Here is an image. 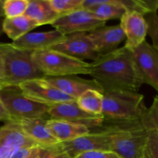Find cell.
Here are the masks:
<instances>
[{"mask_svg": "<svg viewBox=\"0 0 158 158\" xmlns=\"http://www.w3.org/2000/svg\"><path fill=\"white\" fill-rule=\"evenodd\" d=\"M19 87L25 97L47 106L76 100L54 87L44 77L23 82Z\"/></svg>", "mask_w": 158, "mask_h": 158, "instance_id": "cell-8", "label": "cell"}, {"mask_svg": "<svg viewBox=\"0 0 158 158\" xmlns=\"http://www.w3.org/2000/svg\"><path fill=\"white\" fill-rule=\"evenodd\" d=\"M0 51L5 63V78L1 88L19 86L23 82L44 77L32 61L31 51L2 43H0Z\"/></svg>", "mask_w": 158, "mask_h": 158, "instance_id": "cell-4", "label": "cell"}, {"mask_svg": "<svg viewBox=\"0 0 158 158\" xmlns=\"http://www.w3.org/2000/svg\"><path fill=\"white\" fill-rule=\"evenodd\" d=\"M46 126L52 137L59 143L70 141L90 133L89 128L66 120L49 119Z\"/></svg>", "mask_w": 158, "mask_h": 158, "instance_id": "cell-20", "label": "cell"}, {"mask_svg": "<svg viewBox=\"0 0 158 158\" xmlns=\"http://www.w3.org/2000/svg\"><path fill=\"white\" fill-rule=\"evenodd\" d=\"M143 158H158V132L151 131L145 142Z\"/></svg>", "mask_w": 158, "mask_h": 158, "instance_id": "cell-27", "label": "cell"}, {"mask_svg": "<svg viewBox=\"0 0 158 158\" xmlns=\"http://www.w3.org/2000/svg\"><path fill=\"white\" fill-rule=\"evenodd\" d=\"M29 0H5L3 2V12L5 18L11 19L24 15Z\"/></svg>", "mask_w": 158, "mask_h": 158, "instance_id": "cell-25", "label": "cell"}, {"mask_svg": "<svg viewBox=\"0 0 158 158\" xmlns=\"http://www.w3.org/2000/svg\"><path fill=\"white\" fill-rule=\"evenodd\" d=\"M47 114L51 117L50 119L66 120L84 126L89 130L101 127L104 120L102 115H94L85 112L77 105L76 100L49 106Z\"/></svg>", "mask_w": 158, "mask_h": 158, "instance_id": "cell-9", "label": "cell"}, {"mask_svg": "<svg viewBox=\"0 0 158 158\" xmlns=\"http://www.w3.org/2000/svg\"><path fill=\"white\" fill-rule=\"evenodd\" d=\"M102 116L105 120H140L147 110L144 97L127 90H103Z\"/></svg>", "mask_w": 158, "mask_h": 158, "instance_id": "cell-3", "label": "cell"}, {"mask_svg": "<svg viewBox=\"0 0 158 158\" xmlns=\"http://www.w3.org/2000/svg\"><path fill=\"white\" fill-rule=\"evenodd\" d=\"M75 158H121L110 151H94L83 153Z\"/></svg>", "mask_w": 158, "mask_h": 158, "instance_id": "cell-30", "label": "cell"}, {"mask_svg": "<svg viewBox=\"0 0 158 158\" xmlns=\"http://www.w3.org/2000/svg\"><path fill=\"white\" fill-rule=\"evenodd\" d=\"M5 78V63L2 52L0 51V88Z\"/></svg>", "mask_w": 158, "mask_h": 158, "instance_id": "cell-33", "label": "cell"}, {"mask_svg": "<svg viewBox=\"0 0 158 158\" xmlns=\"http://www.w3.org/2000/svg\"><path fill=\"white\" fill-rule=\"evenodd\" d=\"M38 26L35 21L25 15L15 18H5L3 32L12 41H15Z\"/></svg>", "mask_w": 158, "mask_h": 158, "instance_id": "cell-22", "label": "cell"}, {"mask_svg": "<svg viewBox=\"0 0 158 158\" xmlns=\"http://www.w3.org/2000/svg\"><path fill=\"white\" fill-rule=\"evenodd\" d=\"M83 9L90 11L104 22L120 19L127 12L122 0H83Z\"/></svg>", "mask_w": 158, "mask_h": 158, "instance_id": "cell-19", "label": "cell"}, {"mask_svg": "<svg viewBox=\"0 0 158 158\" xmlns=\"http://www.w3.org/2000/svg\"><path fill=\"white\" fill-rule=\"evenodd\" d=\"M17 122H19L24 134L38 146H54L59 143L48 130L47 120L46 119H24Z\"/></svg>", "mask_w": 158, "mask_h": 158, "instance_id": "cell-18", "label": "cell"}, {"mask_svg": "<svg viewBox=\"0 0 158 158\" xmlns=\"http://www.w3.org/2000/svg\"><path fill=\"white\" fill-rule=\"evenodd\" d=\"M98 131H107L111 136L110 151L121 158H143L145 142L151 131L145 130L140 120H103Z\"/></svg>", "mask_w": 158, "mask_h": 158, "instance_id": "cell-2", "label": "cell"}, {"mask_svg": "<svg viewBox=\"0 0 158 158\" xmlns=\"http://www.w3.org/2000/svg\"><path fill=\"white\" fill-rule=\"evenodd\" d=\"M45 80L66 95L77 100L80 95L89 89L103 92L101 87L94 80H86L77 76L49 77H44Z\"/></svg>", "mask_w": 158, "mask_h": 158, "instance_id": "cell-16", "label": "cell"}, {"mask_svg": "<svg viewBox=\"0 0 158 158\" xmlns=\"http://www.w3.org/2000/svg\"><path fill=\"white\" fill-rule=\"evenodd\" d=\"M5 17H0V36L3 33V22H4Z\"/></svg>", "mask_w": 158, "mask_h": 158, "instance_id": "cell-35", "label": "cell"}, {"mask_svg": "<svg viewBox=\"0 0 158 158\" xmlns=\"http://www.w3.org/2000/svg\"><path fill=\"white\" fill-rule=\"evenodd\" d=\"M59 144L68 157L75 158L89 151H110L111 136L107 131H90L89 134Z\"/></svg>", "mask_w": 158, "mask_h": 158, "instance_id": "cell-11", "label": "cell"}, {"mask_svg": "<svg viewBox=\"0 0 158 158\" xmlns=\"http://www.w3.org/2000/svg\"><path fill=\"white\" fill-rule=\"evenodd\" d=\"M32 148H33V147H32ZM32 148H22V149L17 151L11 157V158H25L29 154V152H30L31 149H32Z\"/></svg>", "mask_w": 158, "mask_h": 158, "instance_id": "cell-32", "label": "cell"}, {"mask_svg": "<svg viewBox=\"0 0 158 158\" xmlns=\"http://www.w3.org/2000/svg\"><path fill=\"white\" fill-rule=\"evenodd\" d=\"M103 96L102 92L89 89L76 100L77 105L85 112L94 115H102Z\"/></svg>", "mask_w": 158, "mask_h": 158, "instance_id": "cell-23", "label": "cell"}, {"mask_svg": "<svg viewBox=\"0 0 158 158\" xmlns=\"http://www.w3.org/2000/svg\"><path fill=\"white\" fill-rule=\"evenodd\" d=\"M0 120L1 121H5L6 123L12 121V119H11L9 114H8L7 110H6V107H5L1 99H0Z\"/></svg>", "mask_w": 158, "mask_h": 158, "instance_id": "cell-31", "label": "cell"}, {"mask_svg": "<svg viewBox=\"0 0 158 158\" xmlns=\"http://www.w3.org/2000/svg\"><path fill=\"white\" fill-rule=\"evenodd\" d=\"M2 101L12 121L24 119L43 118L49 106L36 103L23 95L19 86H6L0 89Z\"/></svg>", "mask_w": 158, "mask_h": 158, "instance_id": "cell-6", "label": "cell"}, {"mask_svg": "<svg viewBox=\"0 0 158 158\" xmlns=\"http://www.w3.org/2000/svg\"><path fill=\"white\" fill-rule=\"evenodd\" d=\"M32 59L44 77L89 75L90 63L47 49L32 52Z\"/></svg>", "mask_w": 158, "mask_h": 158, "instance_id": "cell-5", "label": "cell"}, {"mask_svg": "<svg viewBox=\"0 0 158 158\" xmlns=\"http://www.w3.org/2000/svg\"><path fill=\"white\" fill-rule=\"evenodd\" d=\"M64 38L65 35L56 29L47 32H30L12 42V44L19 49L35 52L49 49Z\"/></svg>", "mask_w": 158, "mask_h": 158, "instance_id": "cell-17", "label": "cell"}, {"mask_svg": "<svg viewBox=\"0 0 158 158\" xmlns=\"http://www.w3.org/2000/svg\"><path fill=\"white\" fill-rule=\"evenodd\" d=\"M120 27L125 35V46L133 50L146 40L148 23L144 15L134 11H127L120 19Z\"/></svg>", "mask_w": 158, "mask_h": 158, "instance_id": "cell-14", "label": "cell"}, {"mask_svg": "<svg viewBox=\"0 0 158 158\" xmlns=\"http://www.w3.org/2000/svg\"><path fill=\"white\" fill-rule=\"evenodd\" d=\"M157 132H158V131H157Z\"/></svg>", "mask_w": 158, "mask_h": 158, "instance_id": "cell-37", "label": "cell"}, {"mask_svg": "<svg viewBox=\"0 0 158 158\" xmlns=\"http://www.w3.org/2000/svg\"><path fill=\"white\" fill-rule=\"evenodd\" d=\"M89 76L103 91L137 92L143 85L132 50L125 46L101 56L92 62Z\"/></svg>", "mask_w": 158, "mask_h": 158, "instance_id": "cell-1", "label": "cell"}, {"mask_svg": "<svg viewBox=\"0 0 158 158\" xmlns=\"http://www.w3.org/2000/svg\"><path fill=\"white\" fill-rule=\"evenodd\" d=\"M3 2H4V0H0V17H5L4 12H3Z\"/></svg>", "mask_w": 158, "mask_h": 158, "instance_id": "cell-36", "label": "cell"}, {"mask_svg": "<svg viewBox=\"0 0 158 158\" xmlns=\"http://www.w3.org/2000/svg\"><path fill=\"white\" fill-rule=\"evenodd\" d=\"M25 15L35 21L39 26L51 25L60 17L52 9L49 0H29Z\"/></svg>", "mask_w": 158, "mask_h": 158, "instance_id": "cell-21", "label": "cell"}, {"mask_svg": "<svg viewBox=\"0 0 158 158\" xmlns=\"http://www.w3.org/2000/svg\"><path fill=\"white\" fill-rule=\"evenodd\" d=\"M38 146L33 147L31 149V151L25 158H38Z\"/></svg>", "mask_w": 158, "mask_h": 158, "instance_id": "cell-34", "label": "cell"}, {"mask_svg": "<svg viewBox=\"0 0 158 158\" xmlns=\"http://www.w3.org/2000/svg\"><path fill=\"white\" fill-rule=\"evenodd\" d=\"M106 25L92 12L81 9L60 16L51 26L65 36L74 33H89L91 31Z\"/></svg>", "mask_w": 158, "mask_h": 158, "instance_id": "cell-7", "label": "cell"}, {"mask_svg": "<svg viewBox=\"0 0 158 158\" xmlns=\"http://www.w3.org/2000/svg\"><path fill=\"white\" fill-rule=\"evenodd\" d=\"M38 158H69L59 143L54 146H38Z\"/></svg>", "mask_w": 158, "mask_h": 158, "instance_id": "cell-29", "label": "cell"}, {"mask_svg": "<svg viewBox=\"0 0 158 158\" xmlns=\"http://www.w3.org/2000/svg\"><path fill=\"white\" fill-rule=\"evenodd\" d=\"M52 9L60 16L83 9V0H49Z\"/></svg>", "mask_w": 158, "mask_h": 158, "instance_id": "cell-26", "label": "cell"}, {"mask_svg": "<svg viewBox=\"0 0 158 158\" xmlns=\"http://www.w3.org/2000/svg\"><path fill=\"white\" fill-rule=\"evenodd\" d=\"M132 52L143 84L150 85L158 93V49L145 40Z\"/></svg>", "mask_w": 158, "mask_h": 158, "instance_id": "cell-10", "label": "cell"}, {"mask_svg": "<svg viewBox=\"0 0 158 158\" xmlns=\"http://www.w3.org/2000/svg\"><path fill=\"white\" fill-rule=\"evenodd\" d=\"M49 49L63 52L82 61L89 60L94 62L100 57L88 33L84 32L66 35L63 40Z\"/></svg>", "mask_w": 158, "mask_h": 158, "instance_id": "cell-12", "label": "cell"}, {"mask_svg": "<svg viewBox=\"0 0 158 158\" xmlns=\"http://www.w3.org/2000/svg\"><path fill=\"white\" fill-rule=\"evenodd\" d=\"M140 121L147 131H158V95L154 97L152 104L147 108Z\"/></svg>", "mask_w": 158, "mask_h": 158, "instance_id": "cell-24", "label": "cell"}, {"mask_svg": "<svg viewBox=\"0 0 158 158\" xmlns=\"http://www.w3.org/2000/svg\"><path fill=\"white\" fill-rule=\"evenodd\" d=\"M38 146L29 139L17 121L7 122L0 127V158H11L19 150Z\"/></svg>", "mask_w": 158, "mask_h": 158, "instance_id": "cell-13", "label": "cell"}, {"mask_svg": "<svg viewBox=\"0 0 158 158\" xmlns=\"http://www.w3.org/2000/svg\"><path fill=\"white\" fill-rule=\"evenodd\" d=\"M96 51L100 56L118 49L125 40V35L120 25L99 27L88 33Z\"/></svg>", "mask_w": 158, "mask_h": 158, "instance_id": "cell-15", "label": "cell"}, {"mask_svg": "<svg viewBox=\"0 0 158 158\" xmlns=\"http://www.w3.org/2000/svg\"><path fill=\"white\" fill-rule=\"evenodd\" d=\"M144 17L148 23V35L152 40V46L158 49V15L157 12H151Z\"/></svg>", "mask_w": 158, "mask_h": 158, "instance_id": "cell-28", "label": "cell"}]
</instances>
